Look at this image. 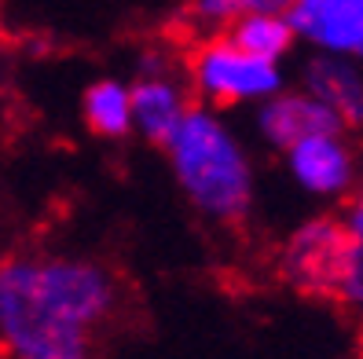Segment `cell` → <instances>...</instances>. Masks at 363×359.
<instances>
[{"mask_svg":"<svg viewBox=\"0 0 363 359\" xmlns=\"http://www.w3.org/2000/svg\"><path fill=\"white\" fill-rule=\"evenodd\" d=\"M184 198L213 224H239L253 205V161L242 139L202 107H191L165 139Z\"/></svg>","mask_w":363,"mask_h":359,"instance_id":"6da1fadb","label":"cell"},{"mask_svg":"<svg viewBox=\"0 0 363 359\" xmlns=\"http://www.w3.org/2000/svg\"><path fill=\"white\" fill-rule=\"evenodd\" d=\"M0 355L4 359H92V330L74 323L40 283L37 257L0 261Z\"/></svg>","mask_w":363,"mask_h":359,"instance_id":"7a4b0ae2","label":"cell"},{"mask_svg":"<svg viewBox=\"0 0 363 359\" xmlns=\"http://www.w3.org/2000/svg\"><path fill=\"white\" fill-rule=\"evenodd\" d=\"M187 74L195 92L209 103H264L283 89V70L272 59L242 52L231 37H209L191 52Z\"/></svg>","mask_w":363,"mask_h":359,"instance_id":"3957f363","label":"cell"},{"mask_svg":"<svg viewBox=\"0 0 363 359\" xmlns=\"http://www.w3.org/2000/svg\"><path fill=\"white\" fill-rule=\"evenodd\" d=\"M349 227L334 217H312L290 231L279 249V275L286 286L312 293V297H334L341 264L349 253Z\"/></svg>","mask_w":363,"mask_h":359,"instance_id":"277c9868","label":"cell"},{"mask_svg":"<svg viewBox=\"0 0 363 359\" xmlns=\"http://www.w3.org/2000/svg\"><path fill=\"white\" fill-rule=\"evenodd\" d=\"M290 180L312 198H341L356 191L359 183V158L356 147L345 139V129L315 132L286 147Z\"/></svg>","mask_w":363,"mask_h":359,"instance_id":"5b68a950","label":"cell"},{"mask_svg":"<svg viewBox=\"0 0 363 359\" xmlns=\"http://www.w3.org/2000/svg\"><path fill=\"white\" fill-rule=\"evenodd\" d=\"M286 15L297 40L363 62V0H294Z\"/></svg>","mask_w":363,"mask_h":359,"instance_id":"8992f818","label":"cell"},{"mask_svg":"<svg viewBox=\"0 0 363 359\" xmlns=\"http://www.w3.org/2000/svg\"><path fill=\"white\" fill-rule=\"evenodd\" d=\"M330 129H345V125H341V118L323 99H315L305 89H297V92L279 89L264 103H257V132L275 151H286L290 143L315 136V132H330Z\"/></svg>","mask_w":363,"mask_h":359,"instance_id":"52a82bcc","label":"cell"},{"mask_svg":"<svg viewBox=\"0 0 363 359\" xmlns=\"http://www.w3.org/2000/svg\"><path fill=\"white\" fill-rule=\"evenodd\" d=\"M301 89L323 99L341 125H363V62L349 55L315 52L301 70Z\"/></svg>","mask_w":363,"mask_h":359,"instance_id":"ba28073f","label":"cell"},{"mask_svg":"<svg viewBox=\"0 0 363 359\" xmlns=\"http://www.w3.org/2000/svg\"><path fill=\"white\" fill-rule=\"evenodd\" d=\"M129 89H133V129L143 139L165 143L191 110L187 92L169 77V70H147Z\"/></svg>","mask_w":363,"mask_h":359,"instance_id":"9c48e42d","label":"cell"},{"mask_svg":"<svg viewBox=\"0 0 363 359\" xmlns=\"http://www.w3.org/2000/svg\"><path fill=\"white\" fill-rule=\"evenodd\" d=\"M81 114H84V125L103 139L129 136L133 132V89L121 81L103 77V81L84 89Z\"/></svg>","mask_w":363,"mask_h":359,"instance_id":"30bf717a","label":"cell"},{"mask_svg":"<svg viewBox=\"0 0 363 359\" xmlns=\"http://www.w3.org/2000/svg\"><path fill=\"white\" fill-rule=\"evenodd\" d=\"M228 37L239 45L242 52L257 55V59H272L279 62L283 55H290L294 48V23L286 11H253V15H242L235 18V23L228 26Z\"/></svg>","mask_w":363,"mask_h":359,"instance_id":"8fae6325","label":"cell"},{"mask_svg":"<svg viewBox=\"0 0 363 359\" xmlns=\"http://www.w3.org/2000/svg\"><path fill=\"white\" fill-rule=\"evenodd\" d=\"M294 0H195L191 18L199 26H231L235 18L253 11H290Z\"/></svg>","mask_w":363,"mask_h":359,"instance_id":"7c38bea8","label":"cell"},{"mask_svg":"<svg viewBox=\"0 0 363 359\" xmlns=\"http://www.w3.org/2000/svg\"><path fill=\"white\" fill-rule=\"evenodd\" d=\"M334 297L341 304L363 312V239L349 242V253H345V264H341V279H337Z\"/></svg>","mask_w":363,"mask_h":359,"instance_id":"4fadbf2b","label":"cell"},{"mask_svg":"<svg viewBox=\"0 0 363 359\" xmlns=\"http://www.w3.org/2000/svg\"><path fill=\"white\" fill-rule=\"evenodd\" d=\"M345 227H349V235H352V239H363V180L356 183V195H352V205H349Z\"/></svg>","mask_w":363,"mask_h":359,"instance_id":"5bb4252c","label":"cell"},{"mask_svg":"<svg viewBox=\"0 0 363 359\" xmlns=\"http://www.w3.org/2000/svg\"><path fill=\"white\" fill-rule=\"evenodd\" d=\"M359 359H363V345H359Z\"/></svg>","mask_w":363,"mask_h":359,"instance_id":"9a60e30c","label":"cell"}]
</instances>
